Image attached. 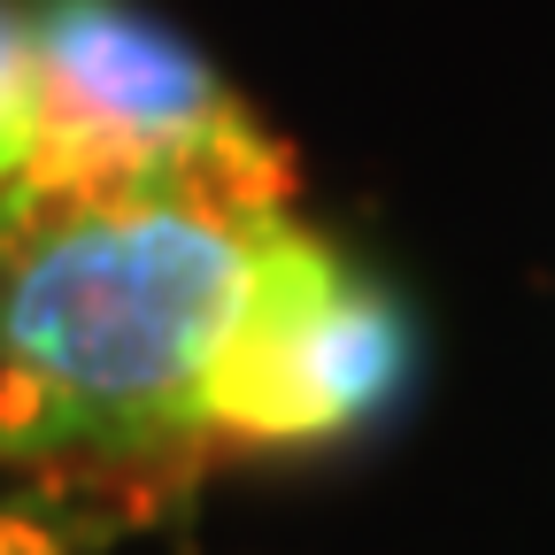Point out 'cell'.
I'll return each instance as SVG.
<instances>
[{
  "label": "cell",
  "instance_id": "obj_3",
  "mask_svg": "<svg viewBox=\"0 0 555 555\" xmlns=\"http://www.w3.org/2000/svg\"><path fill=\"white\" fill-rule=\"evenodd\" d=\"M416 363L409 309L317 232H286L217 378V455H294L356 440Z\"/></svg>",
  "mask_w": 555,
  "mask_h": 555
},
{
  "label": "cell",
  "instance_id": "obj_5",
  "mask_svg": "<svg viewBox=\"0 0 555 555\" xmlns=\"http://www.w3.org/2000/svg\"><path fill=\"white\" fill-rule=\"evenodd\" d=\"M39 163V54L16 0H0V193Z\"/></svg>",
  "mask_w": 555,
  "mask_h": 555
},
{
  "label": "cell",
  "instance_id": "obj_2",
  "mask_svg": "<svg viewBox=\"0 0 555 555\" xmlns=\"http://www.w3.org/2000/svg\"><path fill=\"white\" fill-rule=\"evenodd\" d=\"M39 54V163L24 185L286 208L294 155L139 0H16Z\"/></svg>",
  "mask_w": 555,
  "mask_h": 555
},
{
  "label": "cell",
  "instance_id": "obj_1",
  "mask_svg": "<svg viewBox=\"0 0 555 555\" xmlns=\"http://www.w3.org/2000/svg\"><path fill=\"white\" fill-rule=\"evenodd\" d=\"M294 232L178 193H0V463L201 470L224 356Z\"/></svg>",
  "mask_w": 555,
  "mask_h": 555
},
{
  "label": "cell",
  "instance_id": "obj_4",
  "mask_svg": "<svg viewBox=\"0 0 555 555\" xmlns=\"http://www.w3.org/2000/svg\"><path fill=\"white\" fill-rule=\"evenodd\" d=\"M201 470H39L0 494V555H108L185 509Z\"/></svg>",
  "mask_w": 555,
  "mask_h": 555
}]
</instances>
